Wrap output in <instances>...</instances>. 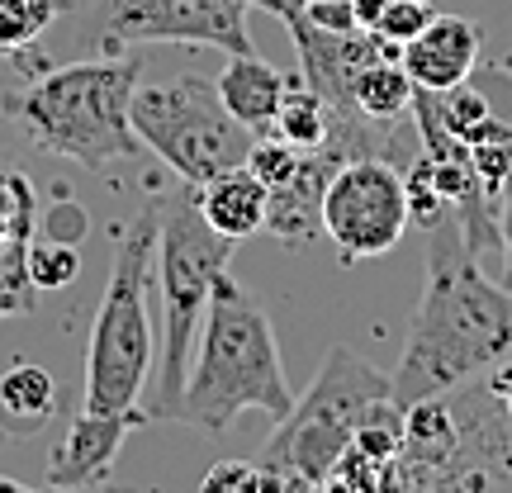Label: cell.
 Here are the masks:
<instances>
[{"label":"cell","mask_w":512,"mask_h":493,"mask_svg":"<svg viewBox=\"0 0 512 493\" xmlns=\"http://www.w3.org/2000/svg\"><path fill=\"white\" fill-rule=\"evenodd\" d=\"M389 0H351V15H356V29H366V34H375L380 29V15Z\"/></svg>","instance_id":"29"},{"label":"cell","mask_w":512,"mask_h":493,"mask_svg":"<svg viewBox=\"0 0 512 493\" xmlns=\"http://www.w3.org/2000/svg\"><path fill=\"white\" fill-rule=\"evenodd\" d=\"M133 128H138L143 147H152L195 190L233 166H247V152L256 138L252 128L228 114V105L219 100V86L195 72L138 81Z\"/></svg>","instance_id":"7"},{"label":"cell","mask_w":512,"mask_h":493,"mask_svg":"<svg viewBox=\"0 0 512 493\" xmlns=\"http://www.w3.org/2000/svg\"><path fill=\"white\" fill-rule=\"evenodd\" d=\"M380 399H389V375L375 370L351 347H332L313 384L294 399V408L275 422L271 441L261 446L256 465L285 479L323 484L337 456L351 446L356 427Z\"/></svg>","instance_id":"6"},{"label":"cell","mask_w":512,"mask_h":493,"mask_svg":"<svg viewBox=\"0 0 512 493\" xmlns=\"http://www.w3.org/2000/svg\"><path fill=\"white\" fill-rule=\"evenodd\" d=\"M351 446H356L361 456H370L375 465H394V460L403 456V408H399V403H394V399L375 403L366 418H361V427H356Z\"/></svg>","instance_id":"19"},{"label":"cell","mask_w":512,"mask_h":493,"mask_svg":"<svg viewBox=\"0 0 512 493\" xmlns=\"http://www.w3.org/2000/svg\"><path fill=\"white\" fill-rule=\"evenodd\" d=\"M489 394H494L503 408H508V418H512V356L503 361V366H494V380H489Z\"/></svg>","instance_id":"30"},{"label":"cell","mask_w":512,"mask_h":493,"mask_svg":"<svg viewBox=\"0 0 512 493\" xmlns=\"http://www.w3.org/2000/svg\"><path fill=\"white\" fill-rule=\"evenodd\" d=\"M24 271H29V285L34 290H67L76 275H81V256L67 242L38 238L24 247Z\"/></svg>","instance_id":"22"},{"label":"cell","mask_w":512,"mask_h":493,"mask_svg":"<svg viewBox=\"0 0 512 493\" xmlns=\"http://www.w3.org/2000/svg\"><path fill=\"white\" fill-rule=\"evenodd\" d=\"M432 15H437V5L432 0H389L380 15V29L375 34L389 38V43H408V38H418L427 24H432Z\"/></svg>","instance_id":"24"},{"label":"cell","mask_w":512,"mask_h":493,"mask_svg":"<svg viewBox=\"0 0 512 493\" xmlns=\"http://www.w3.org/2000/svg\"><path fill=\"white\" fill-rule=\"evenodd\" d=\"M157 228L162 195H147L143 214L124 228L114 247V266L100 294V313L86 342V413L100 418H138L143 380L152 370V290H157Z\"/></svg>","instance_id":"4"},{"label":"cell","mask_w":512,"mask_h":493,"mask_svg":"<svg viewBox=\"0 0 512 493\" xmlns=\"http://www.w3.org/2000/svg\"><path fill=\"white\" fill-rule=\"evenodd\" d=\"M67 0H0V53H19L29 48L57 15Z\"/></svg>","instance_id":"20"},{"label":"cell","mask_w":512,"mask_h":493,"mask_svg":"<svg viewBox=\"0 0 512 493\" xmlns=\"http://www.w3.org/2000/svg\"><path fill=\"white\" fill-rule=\"evenodd\" d=\"M195 204H200L204 223L223 233V238H252V233H266V204H271V190L256 181L252 166H233L214 181H204L195 190Z\"/></svg>","instance_id":"14"},{"label":"cell","mask_w":512,"mask_h":493,"mask_svg":"<svg viewBox=\"0 0 512 493\" xmlns=\"http://www.w3.org/2000/svg\"><path fill=\"white\" fill-rule=\"evenodd\" d=\"M328 105H323V95L309 91L304 86V76L294 72L290 76V91L280 100V114H275V133L294 143L299 152H318V147H328Z\"/></svg>","instance_id":"17"},{"label":"cell","mask_w":512,"mask_h":493,"mask_svg":"<svg viewBox=\"0 0 512 493\" xmlns=\"http://www.w3.org/2000/svg\"><path fill=\"white\" fill-rule=\"evenodd\" d=\"M290 408L294 394L271 318L233 275H223L185 375L181 422L200 432H228L242 413H266L280 422Z\"/></svg>","instance_id":"2"},{"label":"cell","mask_w":512,"mask_h":493,"mask_svg":"<svg viewBox=\"0 0 512 493\" xmlns=\"http://www.w3.org/2000/svg\"><path fill=\"white\" fill-rule=\"evenodd\" d=\"M299 147L285 143L280 133L275 138H252V152H247V166L256 171V181L266 185V190H275V185H285L294 176V166H299Z\"/></svg>","instance_id":"23"},{"label":"cell","mask_w":512,"mask_h":493,"mask_svg":"<svg viewBox=\"0 0 512 493\" xmlns=\"http://www.w3.org/2000/svg\"><path fill=\"white\" fill-rule=\"evenodd\" d=\"M299 10H304L318 29H332V34H351V29H356L351 0H309V5H299Z\"/></svg>","instance_id":"27"},{"label":"cell","mask_w":512,"mask_h":493,"mask_svg":"<svg viewBox=\"0 0 512 493\" xmlns=\"http://www.w3.org/2000/svg\"><path fill=\"white\" fill-rule=\"evenodd\" d=\"M86 233H91V214H86L81 204H72V200H57L53 209L43 214V223H38V238L67 242V247H81Z\"/></svg>","instance_id":"26"},{"label":"cell","mask_w":512,"mask_h":493,"mask_svg":"<svg viewBox=\"0 0 512 493\" xmlns=\"http://www.w3.org/2000/svg\"><path fill=\"white\" fill-rule=\"evenodd\" d=\"M0 493H34L29 484H19V479H5L0 475Z\"/></svg>","instance_id":"31"},{"label":"cell","mask_w":512,"mask_h":493,"mask_svg":"<svg viewBox=\"0 0 512 493\" xmlns=\"http://www.w3.org/2000/svg\"><path fill=\"white\" fill-rule=\"evenodd\" d=\"M290 5H309V0H290Z\"/></svg>","instance_id":"32"},{"label":"cell","mask_w":512,"mask_h":493,"mask_svg":"<svg viewBox=\"0 0 512 493\" xmlns=\"http://www.w3.org/2000/svg\"><path fill=\"white\" fill-rule=\"evenodd\" d=\"M413 76L403 72L399 57H380V62H370L361 72L351 76V100H356V110L375 119V124H403L408 114H413Z\"/></svg>","instance_id":"16"},{"label":"cell","mask_w":512,"mask_h":493,"mask_svg":"<svg viewBox=\"0 0 512 493\" xmlns=\"http://www.w3.org/2000/svg\"><path fill=\"white\" fill-rule=\"evenodd\" d=\"M143 81L138 57H95L43 72L10 100L15 119L43 152L67 157L86 171H105V162H124L143 152L133 128V91Z\"/></svg>","instance_id":"3"},{"label":"cell","mask_w":512,"mask_h":493,"mask_svg":"<svg viewBox=\"0 0 512 493\" xmlns=\"http://www.w3.org/2000/svg\"><path fill=\"white\" fill-rule=\"evenodd\" d=\"M57 408V384L43 366H10L0 375V432L5 437H29L48 427Z\"/></svg>","instance_id":"15"},{"label":"cell","mask_w":512,"mask_h":493,"mask_svg":"<svg viewBox=\"0 0 512 493\" xmlns=\"http://www.w3.org/2000/svg\"><path fill=\"white\" fill-rule=\"evenodd\" d=\"M512 356V290L479 271L460 233L456 209L427 228V275L399 366L389 370V399L413 408L441 399Z\"/></svg>","instance_id":"1"},{"label":"cell","mask_w":512,"mask_h":493,"mask_svg":"<svg viewBox=\"0 0 512 493\" xmlns=\"http://www.w3.org/2000/svg\"><path fill=\"white\" fill-rule=\"evenodd\" d=\"M138 418H100V413H86L67 427L62 446L48 460V484L53 489H86V484H100L110 475L114 456L124 446V432Z\"/></svg>","instance_id":"11"},{"label":"cell","mask_w":512,"mask_h":493,"mask_svg":"<svg viewBox=\"0 0 512 493\" xmlns=\"http://www.w3.org/2000/svg\"><path fill=\"white\" fill-rule=\"evenodd\" d=\"M451 451H456V418L446 408V394L403 408V456L437 465V460H451Z\"/></svg>","instance_id":"18"},{"label":"cell","mask_w":512,"mask_h":493,"mask_svg":"<svg viewBox=\"0 0 512 493\" xmlns=\"http://www.w3.org/2000/svg\"><path fill=\"white\" fill-rule=\"evenodd\" d=\"M214 86H219V100L228 105V114L238 124H247L252 133H261V128H275L280 100L290 91V76L275 72L271 62L256 53H228L223 72L214 76Z\"/></svg>","instance_id":"13"},{"label":"cell","mask_w":512,"mask_h":493,"mask_svg":"<svg viewBox=\"0 0 512 493\" xmlns=\"http://www.w3.org/2000/svg\"><path fill=\"white\" fill-rule=\"evenodd\" d=\"M256 0H100L110 43H200L219 53H256L247 10Z\"/></svg>","instance_id":"9"},{"label":"cell","mask_w":512,"mask_h":493,"mask_svg":"<svg viewBox=\"0 0 512 493\" xmlns=\"http://www.w3.org/2000/svg\"><path fill=\"white\" fill-rule=\"evenodd\" d=\"M479 48H484V29L465 15H432V24L418 38L403 43V72L413 76L418 91H451L460 81H470L479 67Z\"/></svg>","instance_id":"10"},{"label":"cell","mask_w":512,"mask_h":493,"mask_svg":"<svg viewBox=\"0 0 512 493\" xmlns=\"http://www.w3.org/2000/svg\"><path fill=\"white\" fill-rule=\"evenodd\" d=\"M228 261H233V238H223L204 223L200 204H162V228H157L162 342H157V380L147 384L143 394V418L181 422L185 375H190V361H195V342H200L214 285L228 275Z\"/></svg>","instance_id":"5"},{"label":"cell","mask_w":512,"mask_h":493,"mask_svg":"<svg viewBox=\"0 0 512 493\" xmlns=\"http://www.w3.org/2000/svg\"><path fill=\"white\" fill-rule=\"evenodd\" d=\"M29 309V271H24V242L10 238L0 247V313Z\"/></svg>","instance_id":"25"},{"label":"cell","mask_w":512,"mask_h":493,"mask_svg":"<svg viewBox=\"0 0 512 493\" xmlns=\"http://www.w3.org/2000/svg\"><path fill=\"white\" fill-rule=\"evenodd\" d=\"M498 238H503V285L512 290V166L503 190H498Z\"/></svg>","instance_id":"28"},{"label":"cell","mask_w":512,"mask_h":493,"mask_svg":"<svg viewBox=\"0 0 512 493\" xmlns=\"http://www.w3.org/2000/svg\"><path fill=\"white\" fill-rule=\"evenodd\" d=\"M337 157L332 152H304L294 176L285 185L271 190V204H266V233H275L280 242H309L313 233H323V190H328L332 171H337Z\"/></svg>","instance_id":"12"},{"label":"cell","mask_w":512,"mask_h":493,"mask_svg":"<svg viewBox=\"0 0 512 493\" xmlns=\"http://www.w3.org/2000/svg\"><path fill=\"white\" fill-rule=\"evenodd\" d=\"M408 195L403 166L389 157H351L332 171L323 190V238L342 261H375L394 252L408 233Z\"/></svg>","instance_id":"8"},{"label":"cell","mask_w":512,"mask_h":493,"mask_svg":"<svg viewBox=\"0 0 512 493\" xmlns=\"http://www.w3.org/2000/svg\"><path fill=\"white\" fill-rule=\"evenodd\" d=\"M403 195H408V219L418 223V228H432L451 214V200L441 195V181H437V166L427 152H418L408 171H403Z\"/></svg>","instance_id":"21"}]
</instances>
